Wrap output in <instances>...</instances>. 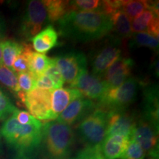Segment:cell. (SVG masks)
<instances>
[{
    "mask_svg": "<svg viewBox=\"0 0 159 159\" xmlns=\"http://www.w3.org/2000/svg\"><path fill=\"white\" fill-rule=\"evenodd\" d=\"M111 17L98 12L71 11L57 21L61 36L77 42L102 39L112 32Z\"/></svg>",
    "mask_w": 159,
    "mask_h": 159,
    "instance_id": "cell-1",
    "label": "cell"
},
{
    "mask_svg": "<svg viewBox=\"0 0 159 159\" xmlns=\"http://www.w3.org/2000/svg\"><path fill=\"white\" fill-rule=\"evenodd\" d=\"M42 127L22 125L11 116L0 128V137L15 151L18 159H32L41 148Z\"/></svg>",
    "mask_w": 159,
    "mask_h": 159,
    "instance_id": "cell-2",
    "label": "cell"
},
{
    "mask_svg": "<svg viewBox=\"0 0 159 159\" xmlns=\"http://www.w3.org/2000/svg\"><path fill=\"white\" fill-rule=\"evenodd\" d=\"M75 134L69 125L57 120L43 125L40 150L44 159H70Z\"/></svg>",
    "mask_w": 159,
    "mask_h": 159,
    "instance_id": "cell-3",
    "label": "cell"
},
{
    "mask_svg": "<svg viewBox=\"0 0 159 159\" xmlns=\"http://www.w3.org/2000/svg\"><path fill=\"white\" fill-rule=\"evenodd\" d=\"M144 85L140 80L130 77L119 87L108 89L97 106L106 112L126 110L136 100L139 89Z\"/></svg>",
    "mask_w": 159,
    "mask_h": 159,
    "instance_id": "cell-4",
    "label": "cell"
},
{
    "mask_svg": "<svg viewBox=\"0 0 159 159\" xmlns=\"http://www.w3.org/2000/svg\"><path fill=\"white\" fill-rule=\"evenodd\" d=\"M108 115L97 107L76 125L77 136L85 147L99 146L108 128Z\"/></svg>",
    "mask_w": 159,
    "mask_h": 159,
    "instance_id": "cell-5",
    "label": "cell"
},
{
    "mask_svg": "<svg viewBox=\"0 0 159 159\" xmlns=\"http://www.w3.org/2000/svg\"><path fill=\"white\" fill-rule=\"evenodd\" d=\"M48 22L44 1H28L20 23V34L25 39L30 40Z\"/></svg>",
    "mask_w": 159,
    "mask_h": 159,
    "instance_id": "cell-6",
    "label": "cell"
},
{
    "mask_svg": "<svg viewBox=\"0 0 159 159\" xmlns=\"http://www.w3.org/2000/svg\"><path fill=\"white\" fill-rule=\"evenodd\" d=\"M122 40L111 35L101 45L91 57L92 74L102 78L109 67L121 57Z\"/></svg>",
    "mask_w": 159,
    "mask_h": 159,
    "instance_id": "cell-7",
    "label": "cell"
},
{
    "mask_svg": "<svg viewBox=\"0 0 159 159\" xmlns=\"http://www.w3.org/2000/svg\"><path fill=\"white\" fill-rule=\"evenodd\" d=\"M52 91L35 88L26 94L22 99L30 114L40 122L56 120L52 111Z\"/></svg>",
    "mask_w": 159,
    "mask_h": 159,
    "instance_id": "cell-8",
    "label": "cell"
},
{
    "mask_svg": "<svg viewBox=\"0 0 159 159\" xmlns=\"http://www.w3.org/2000/svg\"><path fill=\"white\" fill-rule=\"evenodd\" d=\"M55 65L62 75L64 83L71 85L82 71L87 69L85 55L79 51H70L54 57Z\"/></svg>",
    "mask_w": 159,
    "mask_h": 159,
    "instance_id": "cell-9",
    "label": "cell"
},
{
    "mask_svg": "<svg viewBox=\"0 0 159 159\" xmlns=\"http://www.w3.org/2000/svg\"><path fill=\"white\" fill-rule=\"evenodd\" d=\"M130 139L139 143L148 156L158 158V127L142 118L137 119Z\"/></svg>",
    "mask_w": 159,
    "mask_h": 159,
    "instance_id": "cell-10",
    "label": "cell"
},
{
    "mask_svg": "<svg viewBox=\"0 0 159 159\" xmlns=\"http://www.w3.org/2000/svg\"><path fill=\"white\" fill-rule=\"evenodd\" d=\"M69 87L78 90L83 96L89 99L98 100L104 97L108 87L102 78L89 73L88 70L82 71L76 80Z\"/></svg>",
    "mask_w": 159,
    "mask_h": 159,
    "instance_id": "cell-11",
    "label": "cell"
},
{
    "mask_svg": "<svg viewBox=\"0 0 159 159\" xmlns=\"http://www.w3.org/2000/svg\"><path fill=\"white\" fill-rule=\"evenodd\" d=\"M97 105L94 102L83 96L77 97L69 103L62 113L57 116V121L64 123L69 126L78 124L83 118L92 112Z\"/></svg>",
    "mask_w": 159,
    "mask_h": 159,
    "instance_id": "cell-12",
    "label": "cell"
},
{
    "mask_svg": "<svg viewBox=\"0 0 159 159\" xmlns=\"http://www.w3.org/2000/svg\"><path fill=\"white\" fill-rule=\"evenodd\" d=\"M108 115V128L105 137L114 134H120L130 138L137 119L133 113L126 110L110 111Z\"/></svg>",
    "mask_w": 159,
    "mask_h": 159,
    "instance_id": "cell-13",
    "label": "cell"
},
{
    "mask_svg": "<svg viewBox=\"0 0 159 159\" xmlns=\"http://www.w3.org/2000/svg\"><path fill=\"white\" fill-rule=\"evenodd\" d=\"M134 61L130 57H120L107 69L102 76L108 89L119 87L130 77Z\"/></svg>",
    "mask_w": 159,
    "mask_h": 159,
    "instance_id": "cell-14",
    "label": "cell"
},
{
    "mask_svg": "<svg viewBox=\"0 0 159 159\" xmlns=\"http://www.w3.org/2000/svg\"><path fill=\"white\" fill-rule=\"evenodd\" d=\"M142 119L158 127V85H147L144 90Z\"/></svg>",
    "mask_w": 159,
    "mask_h": 159,
    "instance_id": "cell-15",
    "label": "cell"
},
{
    "mask_svg": "<svg viewBox=\"0 0 159 159\" xmlns=\"http://www.w3.org/2000/svg\"><path fill=\"white\" fill-rule=\"evenodd\" d=\"M130 138L120 134H114L105 137L99 145L103 156L106 159H119L126 150Z\"/></svg>",
    "mask_w": 159,
    "mask_h": 159,
    "instance_id": "cell-16",
    "label": "cell"
},
{
    "mask_svg": "<svg viewBox=\"0 0 159 159\" xmlns=\"http://www.w3.org/2000/svg\"><path fill=\"white\" fill-rule=\"evenodd\" d=\"M83 96L78 90L71 88H61L52 91V111L55 118H57L71 101Z\"/></svg>",
    "mask_w": 159,
    "mask_h": 159,
    "instance_id": "cell-17",
    "label": "cell"
},
{
    "mask_svg": "<svg viewBox=\"0 0 159 159\" xmlns=\"http://www.w3.org/2000/svg\"><path fill=\"white\" fill-rule=\"evenodd\" d=\"M58 35L52 25H48L32 39L33 48L38 53H45L57 45Z\"/></svg>",
    "mask_w": 159,
    "mask_h": 159,
    "instance_id": "cell-18",
    "label": "cell"
},
{
    "mask_svg": "<svg viewBox=\"0 0 159 159\" xmlns=\"http://www.w3.org/2000/svg\"><path fill=\"white\" fill-rule=\"evenodd\" d=\"M110 17L113 25L112 31L115 33L114 36L120 40L130 39L133 32L130 19L128 16L122 10H119Z\"/></svg>",
    "mask_w": 159,
    "mask_h": 159,
    "instance_id": "cell-19",
    "label": "cell"
},
{
    "mask_svg": "<svg viewBox=\"0 0 159 159\" xmlns=\"http://www.w3.org/2000/svg\"><path fill=\"white\" fill-rule=\"evenodd\" d=\"M48 15L49 22H57L59 19L71 11L69 1L61 0H47L44 1Z\"/></svg>",
    "mask_w": 159,
    "mask_h": 159,
    "instance_id": "cell-20",
    "label": "cell"
},
{
    "mask_svg": "<svg viewBox=\"0 0 159 159\" xmlns=\"http://www.w3.org/2000/svg\"><path fill=\"white\" fill-rule=\"evenodd\" d=\"M1 47L4 65L11 69L16 58L22 52L24 45L12 40H6L1 41Z\"/></svg>",
    "mask_w": 159,
    "mask_h": 159,
    "instance_id": "cell-21",
    "label": "cell"
},
{
    "mask_svg": "<svg viewBox=\"0 0 159 159\" xmlns=\"http://www.w3.org/2000/svg\"><path fill=\"white\" fill-rule=\"evenodd\" d=\"M52 58H49L44 54L35 52L31 50L28 54L29 71L33 73L37 77L44 72Z\"/></svg>",
    "mask_w": 159,
    "mask_h": 159,
    "instance_id": "cell-22",
    "label": "cell"
},
{
    "mask_svg": "<svg viewBox=\"0 0 159 159\" xmlns=\"http://www.w3.org/2000/svg\"><path fill=\"white\" fill-rule=\"evenodd\" d=\"M130 47H148L154 50H158L159 41L158 38L149 34L147 32L133 33L130 37Z\"/></svg>",
    "mask_w": 159,
    "mask_h": 159,
    "instance_id": "cell-23",
    "label": "cell"
},
{
    "mask_svg": "<svg viewBox=\"0 0 159 159\" xmlns=\"http://www.w3.org/2000/svg\"><path fill=\"white\" fill-rule=\"evenodd\" d=\"M148 9V1L131 0V1H121V10L129 17L135 19Z\"/></svg>",
    "mask_w": 159,
    "mask_h": 159,
    "instance_id": "cell-24",
    "label": "cell"
},
{
    "mask_svg": "<svg viewBox=\"0 0 159 159\" xmlns=\"http://www.w3.org/2000/svg\"><path fill=\"white\" fill-rule=\"evenodd\" d=\"M0 83L15 94L18 95L19 93L20 89L16 74L4 64L0 66Z\"/></svg>",
    "mask_w": 159,
    "mask_h": 159,
    "instance_id": "cell-25",
    "label": "cell"
},
{
    "mask_svg": "<svg viewBox=\"0 0 159 159\" xmlns=\"http://www.w3.org/2000/svg\"><path fill=\"white\" fill-rule=\"evenodd\" d=\"M17 78L20 89V91L17 96L22 101L26 94L35 89L37 77L30 71H26V72L19 73L17 75Z\"/></svg>",
    "mask_w": 159,
    "mask_h": 159,
    "instance_id": "cell-26",
    "label": "cell"
},
{
    "mask_svg": "<svg viewBox=\"0 0 159 159\" xmlns=\"http://www.w3.org/2000/svg\"><path fill=\"white\" fill-rule=\"evenodd\" d=\"M156 16H159L156 15L150 10L148 9L144 11L133 20L132 25H131L132 32H134V33L147 32L151 21Z\"/></svg>",
    "mask_w": 159,
    "mask_h": 159,
    "instance_id": "cell-27",
    "label": "cell"
},
{
    "mask_svg": "<svg viewBox=\"0 0 159 159\" xmlns=\"http://www.w3.org/2000/svg\"><path fill=\"white\" fill-rule=\"evenodd\" d=\"M71 11L98 12L103 13V1L99 0H76L69 1Z\"/></svg>",
    "mask_w": 159,
    "mask_h": 159,
    "instance_id": "cell-28",
    "label": "cell"
},
{
    "mask_svg": "<svg viewBox=\"0 0 159 159\" xmlns=\"http://www.w3.org/2000/svg\"><path fill=\"white\" fill-rule=\"evenodd\" d=\"M24 49L22 52L16 58L15 61L12 66L11 70L16 73H22L29 71L28 66V54L32 50L30 45L27 43H24Z\"/></svg>",
    "mask_w": 159,
    "mask_h": 159,
    "instance_id": "cell-29",
    "label": "cell"
},
{
    "mask_svg": "<svg viewBox=\"0 0 159 159\" xmlns=\"http://www.w3.org/2000/svg\"><path fill=\"white\" fill-rule=\"evenodd\" d=\"M146 153L139 143L130 139L126 150L120 159H144Z\"/></svg>",
    "mask_w": 159,
    "mask_h": 159,
    "instance_id": "cell-30",
    "label": "cell"
},
{
    "mask_svg": "<svg viewBox=\"0 0 159 159\" xmlns=\"http://www.w3.org/2000/svg\"><path fill=\"white\" fill-rule=\"evenodd\" d=\"M70 159H106L103 156L99 146L85 147Z\"/></svg>",
    "mask_w": 159,
    "mask_h": 159,
    "instance_id": "cell-31",
    "label": "cell"
},
{
    "mask_svg": "<svg viewBox=\"0 0 159 159\" xmlns=\"http://www.w3.org/2000/svg\"><path fill=\"white\" fill-rule=\"evenodd\" d=\"M16 108L13 105L10 99L0 89V121L5 120L12 115Z\"/></svg>",
    "mask_w": 159,
    "mask_h": 159,
    "instance_id": "cell-32",
    "label": "cell"
},
{
    "mask_svg": "<svg viewBox=\"0 0 159 159\" xmlns=\"http://www.w3.org/2000/svg\"><path fill=\"white\" fill-rule=\"evenodd\" d=\"M43 74L48 76L52 80V82L55 84V89L62 88L63 84H64V80H63L62 75L60 73L58 69L57 68L56 65H55L54 57H52L51 63L49 65V66L47 67V69H46Z\"/></svg>",
    "mask_w": 159,
    "mask_h": 159,
    "instance_id": "cell-33",
    "label": "cell"
},
{
    "mask_svg": "<svg viewBox=\"0 0 159 159\" xmlns=\"http://www.w3.org/2000/svg\"><path fill=\"white\" fill-rule=\"evenodd\" d=\"M12 116H14L18 122L22 125H33L35 126H42L43 125L41 122L34 118L27 111L19 110L16 108L13 113Z\"/></svg>",
    "mask_w": 159,
    "mask_h": 159,
    "instance_id": "cell-34",
    "label": "cell"
},
{
    "mask_svg": "<svg viewBox=\"0 0 159 159\" xmlns=\"http://www.w3.org/2000/svg\"><path fill=\"white\" fill-rule=\"evenodd\" d=\"M35 88L48 91H52L54 89H56L52 80L44 74L40 75L36 78Z\"/></svg>",
    "mask_w": 159,
    "mask_h": 159,
    "instance_id": "cell-35",
    "label": "cell"
},
{
    "mask_svg": "<svg viewBox=\"0 0 159 159\" xmlns=\"http://www.w3.org/2000/svg\"><path fill=\"white\" fill-rule=\"evenodd\" d=\"M5 25L3 19H2L1 16H0V38H2L5 35Z\"/></svg>",
    "mask_w": 159,
    "mask_h": 159,
    "instance_id": "cell-36",
    "label": "cell"
},
{
    "mask_svg": "<svg viewBox=\"0 0 159 159\" xmlns=\"http://www.w3.org/2000/svg\"><path fill=\"white\" fill-rule=\"evenodd\" d=\"M3 64L2 62V47H1V41H0V66Z\"/></svg>",
    "mask_w": 159,
    "mask_h": 159,
    "instance_id": "cell-37",
    "label": "cell"
},
{
    "mask_svg": "<svg viewBox=\"0 0 159 159\" xmlns=\"http://www.w3.org/2000/svg\"><path fill=\"white\" fill-rule=\"evenodd\" d=\"M148 159H158V158H154V157L148 156Z\"/></svg>",
    "mask_w": 159,
    "mask_h": 159,
    "instance_id": "cell-38",
    "label": "cell"
}]
</instances>
